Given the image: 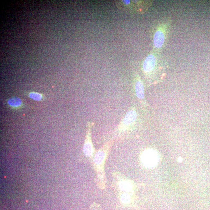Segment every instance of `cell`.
I'll return each instance as SVG.
<instances>
[{
    "mask_svg": "<svg viewBox=\"0 0 210 210\" xmlns=\"http://www.w3.org/2000/svg\"><path fill=\"white\" fill-rule=\"evenodd\" d=\"M163 58L160 51L155 50L148 55L143 64V70L146 75H149L153 73L164 64Z\"/></svg>",
    "mask_w": 210,
    "mask_h": 210,
    "instance_id": "2",
    "label": "cell"
},
{
    "mask_svg": "<svg viewBox=\"0 0 210 210\" xmlns=\"http://www.w3.org/2000/svg\"><path fill=\"white\" fill-rule=\"evenodd\" d=\"M29 97L32 99L39 101L42 98V96L39 94L37 93L32 92L29 94Z\"/></svg>",
    "mask_w": 210,
    "mask_h": 210,
    "instance_id": "11",
    "label": "cell"
},
{
    "mask_svg": "<svg viewBox=\"0 0 210 210\" xmlns=\"http://www.w3.org/2000/svg\"><path fill=\"white\" fill-rule=\"evenodd\" d=\"M120 189L122 190L129 192L132 190V185L130 182L127 181H123L120 183Z\"/></svg>",
    "mask_w": 210,
    "mask_h": 210,
    "instance_id": "10",
    "label": "cell"
},
{
    "mask_svg": "<svg viewBox=\"0 0 210 210\" xmlns=\"http://www.w3.org/2000/svg\"><path fill=\"white\" fill-rule=\"evenodd\" d=\"M121 200L123 203L128 204L130 201V198L129 194L127 193H124L121 196Z\"/></svg>",
    "mask_w": 210,
    "mask_h": 210,
    "instance_id": "12",
    "label": "cell"
},
{
    "mask_svg": "<svg viewBox=\"0 0 210 210\" xmlns=\"http://www.w3.org/2000/svg\"><path fill=\"white\" fill-rule=\"evenodd\" d=\"M137 119L136 110L133 107L130 108L117 126L116 131L118 132H123L129 130L135 125Z\"/></svg>",
    "mask_w": 210,
    "mask_h": 210,
    "instance_id": "3",
    "label": "cell"
},
{
    "mask_svg": "<svg viewBox=\"0 0 210 210\" xmlns=\"http://www.w3.org/2000/svg\"><path fill=\"white\" fill-rule=\"evenodd\" d=\"M159 157L158 153L152 149L145 150L142 153L141 160L145 167L148 168L154 167L158 162Z\"/></svg>",
    "mask_w": 210,
    "mask_h": 210,
    "instance_id": "5",
    "label": "cell"
},
{
    "mask_svg": "<svg viewBox=\"0 0 210 210\" xmlns=\"http://www.w3.org/2000/svg\"><path fill=\"white\" fill-rule=\"evenodd\" d=\"M120 2L125 7L138 13H144L152 4L151 1H122Z\"/></svg>",
    "mask_w": 210,
    "mask_h": 210,
    "instance_id": "4",
    "label": "cell"
},
{
    "mask_svg": "<svg viewBox=\"0 0 210 210\" xmlns=\"http://www.w3.org/2000/svg\"><path fill=\"white\" fill-rule=\"evenodd\" d=\"M171 26V20L168 18L162 19L159 23L153 37L155 50L160 51L165 47L169 38Z\"/></svg>",
    "mask_w": 210,
    "mask_h": 210,
    "instance_id": "1",
    "label": "cell"
},
{
    "mask_svg": "<svg viewBox=\"0 0 210 210\" xmlns=\"http://www.w3.org/2000/svg\"><path fill=\"white\" fill-rule=\"evenodd\" d=\"M108 145H106L104 147L97 152L94 159L96 164L100 165L104 161L105 158L106 157V152L108 150Z\"/></svg>",
    "mask_w": 210,
    "mask_h": 210,
    "instance_id": "8",
    "label": "cell"
},
{
    "mask_svg": "<svg viewBox=\"0 0 210 210\" xmlns=\"http://www.w3.org/2000/svg\"><path fill=\"white\" fill-rule=\"evenodd\" d=\"M93 125V123L91 121L87 123L86 139L83 149L84 153L87 156L92 155L94 152L93 146L91 137V130H92Z\"/></svg>",
    "mask_w": 210,
    "mask_h": 210,
    "instance_id": "6",
    "label": "cell"
},
{
    "mask_svg": "<svg viewBox=\"0 0 210 210\" xmlns=\"http://www.w3.org/2000/svg\"><path fill=\"white\" fill-rule=\"evenodd\" d=\"M8 103L11 107L13 108L21 107L22 104L21 100L18 97H13L8 100Z\"/></svg>",
    "mask_w": 210,
    "mask_h": 210,
    "instance_id": "9",
    "label": "cell"
},
{
    "mask_svg": "<svg viewBox=\"0 0 210 210\" xmlns=\"http://www.w3.org/2000/svg\"><path fill=\"white\" fill-rule=\"evenodd\" d=\"M181 160H182V158H180L178 159V161L179 162H181Z\"/></svg>",
    "mask_w": 210,
    "mask_h": 210,
    "instance_id": "13",
    "label": "cell"
},
{
    "mask_svg": "<svg viewBox=\"0 0 210 210\" xmlns=\"http://www.w3.org/2000/svg\"><path fill=\"white\" fill-rule=\"evenodd\" d=\"M135 90L137 98L140 100H143L144 98V88L143 82L140 79L137 78L135 80Z\"/></svg>",
    "mask_w": 210,
    "mask_h": 210,
    "instance_id": "7",
    "label": "cell"
}]
</instances>
